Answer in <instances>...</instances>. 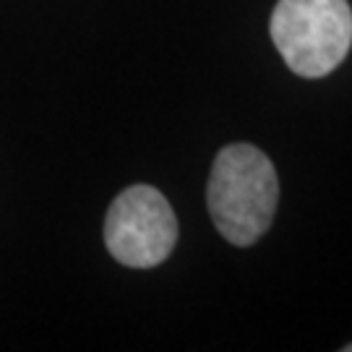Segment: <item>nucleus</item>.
Returning a JSON list of instances; mask_svg holds the SVG:
<instances>
[{
	"label": "nucleus",
	"mask_w": 352,
	"mask_h": 352,
	"mask_svg": "<svg viewBox=\"0 0 352 352\" xmlns=\"http://www.w3.org/2000/svg\"><path fill=\"white\" fill-rule=\"evenodd\" d=\"M269 34L292 74L324 78L352 47V8L347 0H279Z\"/></svg>",
	"instance_id": "2"
},
{
	"label": "nucleus",
	"mask_w": 352,
	"mask_h": 352,
	"mask_svg": "<svg viewBox=\"0 0 352 352\" xmlns=\"http://www.w3.org/2000/svg\"><path fill=\"white\" fill-rule=\"evenodd\" d=\"M279 204V177L272 160L251 144H230L214 157L206 206L219 235L248 248L266 235Z\"/></svg>",
	"instance_id": "1"
},
{
	"label": "nucleus",
	"mask_w": 352,
	"mask_h": 352,
	"mask_svg": "<svg viewBox=\"0 0 352 352\" xmlns=\"http://www.w3.org/2000/svg\"><path fill=\"white\" fill-rule=\"evenodd\" d=\"M344 352H352V344H347V347H344Z\"/></svg>",
	"instance_id": "4"
},
{
	"label": "nucleus",
	"mask_w": 352,
	"mask_h": 352,
	"mask_svg": "<svg viewBox=\"0 0 352 352\" xmlns=\"http://www.w3.org/2000/svg\"><path fill=\"white\" fill-rule=\"evenodd\" d=\"M177 243V217L154 186H131L107 209L104 245L118 264L151 269L170 258Z\"/></svg>",
	"instance_id": "3"
}]
</instances>
